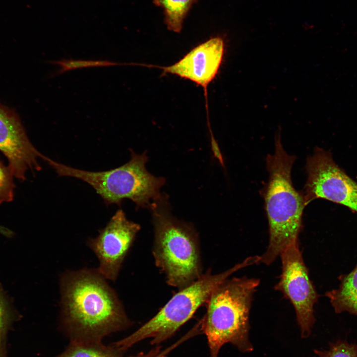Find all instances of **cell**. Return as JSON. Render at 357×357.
<instances>
[{"mask_svg": "<svg viewBox=\"0 0 357 357\" xmlns=\"http://www.w3.org/2000/svg\"><path fill=\"white\" fill-rule=\"evenodd\" d=\"M149 208L154 230L155 264L169 285L181 289L203 274L197 233L190 224L172 215L166 195L153 201Z\"/></svg>", "mask_w": 357, "mask_h": 357, "instance_id": "obj_4", "label": "cell"}, {"mask_svg": "<svg viewBox=\"0 0 357 357\" xmlns=\"http://www.w3.org/2000/svg\"><path fill=\"white\" fill-rule=\"evenodd\" d=\"M280 256L282 272L274 288L282 292L292 303L301 337H308L315 321L314 306L318 296L310 280L298 239L291 242Z\"/></svg>", "mask_w": 357, "mask_h": 357, "instance_id": "obj_8", "label": "cell"}, {"mask_svg": "<svg viewBox=\"0 0 357 357\" xmlns=\"http://www.w3.org/2000/svg\"><path fill=\"white\" fill-rule=\"evenodd\" d=\"M14 319V314L0 288V342L5 340L6 335Z\"/></svg>", "mask_w": 357, "mask_h": 357, "instance_id": "obj_18", "label": "cell"}, {"mask_svg": "<svg viewBox=\"0 0 357 357\" xmlns=\"http://www.w3.org/2000/svg\"><path fill=\"white\" fill-rule=\"evenodd\" d=\"M325 296L336 313L346 311L357 316V264L351 272L342 276L337 289L327 292Z\"/></svg>", "mask_w": 357, "mask_h": 357, "instance_id": "obj_12", "label": "cell"}, {"mask_svg": "<svg viewBox=\"0 0 357 357\" xmlns=\"http://www.w3.org/2000/svg\"><path fill=\"white\" fill-rule=\"evenodd\" d=\"M0 151L13 177L20 180L26 179L27 171H40L39 159L46 157L30 142L17 113L0 103Z\"/></svg>", "mask_w": 357, "mask_h": 357, "instance_id": "obj_10", "label": "cell"}, {"mask_svg": "<svg viewBox=\"0 0 357 357\" xmlns=\"http://www.w3.org/2000/svg\"><path fill=\"white\" fill-rule=\"evenodd\" d=\"M172 349V347H170L163 351L161 350L160 347H157L147 353H141L130 357H167V355Z\"/></svg>", "mask_w": 357, "mask_h": 357, "instance_id": "obj_19", "label": "cell"}, {"mask_svg": "<svg viewBox=\"0 0 357 357\" xmlns=\"http://www.w3.org/2000/svg\"><path fill=\"white\" fill-rule=\"evenodd\" d=\"M4 230H5L4 227L0 226V233H2L4 231Z\"/></svg>", "mask_w": 357, "mask_h": 357, "instance_id": "obj_21", "label": "cell"}, {"mask_svg": "<svg viewBox=\"0 0 357 357\" xmlns=\"http://www.w3.org/2000/svg\"><path fill=\"white\" fill-rule=\"evenodd\" d=\"M307 179L302 191L306 205L324 199L357 213V182L335 163L330 152L316 147L306 159Z\"/></svg>", "mask_w": 357, "mask_h": 357, "instance_id": "obj_7", "label": "cell"}, {"mask_svg": "<svg viewBox=\"0 0 357 357\" xmlns=\"http://www.w3.org/2000/svg\"><path fill=\"white\" fill-rule=\"evenodd\" d=\"M49 63L59 66V68L51 75L54 77L74 69L95 67L130 65V62H119L109 60H84L61 59L48 61Z\"/></svg>", "mask_w": 357, "mask_h": 357, "instance_id": "obj_15", "label": "cell"}, {"mask_svg": "<svg viewBox=\"0 0 357 357\" xmlns=\"http://www.w3.org/2000/svg\"><path fill=\"white\" fill-rule=\"evenodd\" d=\"M128 162L119 167L104 171H89L59 163L49 158L46 162L60 177L74 178L92 186L106 205L117 204L129 199L139 207H149L161 196L160 189L165 179L156 177L146 170V152L137 154L130 150Z\"/></svg>", "mask_w": 357, "mask_h": 357, "instance_id": "obj_5", "label": "cell"}, {"mask_svg": "<svg viewBox=\"0 0 357 357\" xmlns=\"http://www.w3.org/2000/svg\"><path fill=\"white\" fill-rule=\"evenodd\" d=\"M123 351L101 341L72 340L67 348L57 357H123Z\"/></svg>", "mask_w": 357, "mask_h": 357, "instance_id": "obj_13", "label": "cell"}, {"mask_svg": "<svg viewBox=\"0 0 357 357\" xmlns=\"http://www.w3.org/2000/svg\"><path fill=\"white\" fill-rule=\"evenodd\" d=\"M0 357H7L5 340L0 342Z\"/></svg>", "mask_w": 357, "mask_h": 357, "instance_id": "obj_20", "label": "cell"}, {"mask_svg": "<svg viewBox=\"0 0 357 357\" xmlns=\"http://www.w3.org/2000/svg\"><path fill=\"white\" fill-rule=\"evenodd\" d=\"M224 51L223 39L216 36L197 45L171 65L161 66L138 63V66L157 68L162 70L163 75H177L200 86L204 90L208 116L207 88L218 72Z\"/></svg>", "mask_w": 357, "mask_h": 357, "instance_id": "obj_11", "label": "cell"}, {"mask_svg": "<svg viewBox=\"0 0 357 357\" xmlns=\"http://www.w3.org/2000/svg\"><path fill=\"white\" fill-rule=\"evenodd\" d=\"M140 229L138 224L128 220L119 209L96 237L88 239L87 245L99 261L97 270L106 280L116 281Z\"/></svg>", "mask_w": 357, "mask_h": 357, "instance_id": "obj_9", "label": "cell"}, {"mask_svg": "<svg viewBox=\"0 0 357 357\" xmlns=\"http://www.w3.org/2000/svg\"><path fill=\"white\" fill-rule=\"evenodd\" d=\"M13 177L8 166H5L0 161V205L13 199L15 188Z\"/></svg>", "mask_w": 357, "mask_h": 357, "instance_id": "obj_16", "label": "cell"}, {"mask_svg": "<svg viewBox=\"0 0 357 357\" xmlns=\"http://www.w3.org/2000/svg\"><path fill=\"white\" fill-rule=\"evenodd\" d=\"M275 150L266 161L268 181L263 189L268 220L269 240L260 263L269 265L293 241L298 239L302 227V214L306 206L301 191L293 185L291 170L296 156L284 149L280 133L275 138Z\"/></svg>", "mask_w": 357, "mask_h": 357, "instance_id": "obj_2", "label": "cell"}, {"mask_svg": "<svg viewBox=\"0 0 357 357\" xmlns=\"http://www.w3.org/2000/svg\"><path fill=\"white\" fill-rule=\"evenodd\" d=\"M257 278L244 276L225 279L212 291L206 304V312L200 322L206 336L210 357H218L227 343L241 352H251L249 315L254 292L259 285Z\"/></svg>", "mask_w": 357, "mask_h": 357, "instance_id": "obj_3", "label": "cell"}, {"mask_svg": "<svg viewBox=\"0 0 357 357\" xmlns=\"http://www.w3.org/2000/svg\"><path fill=\"white\" fill-rule=\"evenodd\" d=\"M250 256L224 272L212 274L211 271L179 291L151 319L134 333L115 342L113 345L123 351L146 338H152L151 344H158L172 337L188 321L198 308L206 304L214 289L233 273L254 264Z\"/></svg>", "mask_w": 357, "mask_h": 357, "instance_id": "obj_6", "label": "cell"}, {"mask_svg": "<svg viewBox=\"0 0 357 357\" xmlns=\"http://www.w3.org/2000/svg\"><path fill=\"white\" fill-rule=\"evenodd\" d=\"M197 0H153L157 6L163 9L165 22L167 28L179 33L183 20L192 6Z\"/></svg>", "mask_w": 357, "mask_h": 357, "instance_id": "obj_14", "label": "cell"}, {"mask_svg": "<svg viewBox=\"0 0 357 357\" xmlns=\"http://www.w3.org/2000/svg\"><path fill=\"white\" fill-rule=\"evenodd\" d=\"M319 357H357V345L345 341H337L328 350H314Z\"/></svg>", "mask_w": 357, "mask_h": 357, "instance_id": "obj_17", "label": "cell"}, {"mask_svg": "<svg viewBox=\"0 0 357 357\" xmlns=\"http://www.w3.org/2000/svg\"><path fill=\"white\" fill-rule=\"evenodd\" d=\"M107 280L97 269L67 271L61 277L62 322L71 341H101L130 324Z\"/></svg>", "mask_w": 357, "mask_h": 357, "instance_id": "obj_1", "label": "cell"}]
</instances>
